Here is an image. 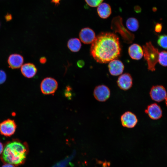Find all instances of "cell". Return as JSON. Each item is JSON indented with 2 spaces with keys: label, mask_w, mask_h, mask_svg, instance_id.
Here are the masks:
<instances>
[{
  "label": "cell",
  "mask_w": 167,
  "mask_h": 167,
  "mask_svg": "<svg viewBox=\"0 0 167 167\" xmlns=\"http://www.w3.org/2000/svg\"><path fill=\"white\" fill-rule=\"evenodd\" d=\"M6 79V75L5 72L3 70H0V84H3Z\"/></svg>",
  "instance_id": "23"
},
{
  "label": "cell",
  "mask_w": 167,
  "mask_h": 167,
  "mask_svg": "<svg viewBox=\"0 0 167 167\" xmlns=\"http://www.w3.org/2000/svg\"></svg>",
  "instance_id": "33"
},
{
  "label": "cell",
  "mask_w": 167,
  "mask_h": 167,
  "mask_svg": "<svg viewBox=\"0 0 167 167\" xmlns=\"http://www.w3.org/2000/svg\"><path fill=\"white\" fill-rule=\"evenodd\" d=\"M95 98L100 102H105L110 97V91L106 86L101 84L98 85L95 88L93 91Z\"/></svg>",
  "instance_id": "7"
},
{
  "label": "cell",
  "mask_w": 167,
  "mask_h": 167,
  "mask_svg": "<svg viewBox=\"0 0 167 167\" xmlns=\"http://www.w3.org/2000/svg\"><path fill=\"white\" fill-rule=\"evenodd\" d=\"M40 62L42 64L45 63L47 61L46 58L45 57H41L40 59Z\"/></svg>",
  "instance_id": "26"
},
{
  "label": "cell",
  "mask_w": 167,
  "mask_h": 167,
  "mask_svg": "<svg viewBox=\"0 0 167 167\" xmlns=\"http://www.w3.org/2000/svg\"><path fill=\"white\" fill-rule=\"evenodd\" d=\"M143 55L146 61L148 69L152 71L155 70L156 64L158 62L159 52L151 42H147L143 47Z\"/></svg>",
  "instance_id": "3"
},
{
  "label": "cell",
  "mask_w": 167,
  "mask_h": 167,
  "mask_svg": "<svg viewBox=\"0 0 167 167\" xmlns=\"http://www.w3.org/2000/svg\"><path fill=\"white\" fill-rule=\"evenodd\" d=\"M79 37L83 43L88 44L94 41L96 36L95 32L92 29L86 27L81 29L79 33Z\"/></svg>",
  "instance_id": "10"
},
{
  "label": "cell",
  "mask_w": 167,
  "mask_h": 167,
  "mask_svg": "<svg viewBox=\"0 0 167 167\" xmlns=\"http://www.w3.org/2000/svg\"><path fill=\"white\" fill-rule=\"evenodd\" d=\"M126 25L128 30L134 32L138 30L139 24L138 20L136 18L134 17H130L127 19Z\"/></svg>",
  "instance_id": "19"
},
{
  "label": "cell",
  "mask_w": 167,
  "mask_h": 167,
  "mask_svg": "<svg viewBox=\"0 0 167 167\" xmlns=\"http://www.w3.org/2000/svg\"><path fill=\"white\" fill-rule=\"evenodd\" d=\"M135 11L136 12H139L141 11V8L138 6H136V7H135Z\"/></svg>",
  "instance_id": "31"
},
{
  "label": "cell",
  "mask_w": 167,
  "mask_h": 167,
  "mask_svg": "<svg viewBox=\"0 0 167 167\" xmlns=\"http://www.w3.org/2000/svg\"><path fill=\"white\" fill-rule=\"evenodd\" d=\"M20 71L22 74L25 77L31 78L36 75L37 72V69L33 64L27 63L22 66Z\"/></svg>",
  "instance_id": "16"
},
{
  "label": "cell",
  "mask_w": 167,
  "mask_h": 167,
  "mask_svg": "<svg viewBox=\"0 0 167 167\" xmlns=\"http://www.w3.org/2000/svg\"><path fill=\"white\" fill-rule=\"evenodd\" d=\"M150 95L152 100L159 102L165 99L167 96L165 88L161 85L153 86L150 92Z\"/></svg>",
  "instance_id": "9"
},
{
  "label": "cell",
  "mask_w": 167,
  "mask_h": 167,
  "mask_svg": "<svg viewBox=\"0 0 167 167\" xmlns=\"http://www.w3.org/2000/svg\"><path fill=\"white\" fill-rule=\"evenodd\" d=\"M27 153V148L25 143L19 141L14 140L6 144L1 158L6 163L17 166L24 162Z\"/></svg>",
  "instance_id": "2"
},
{
  "label": "cell",
  "mask_w": 167,
  "mask_h": 167,
  "mask_svg": "<svg viewBox=\"0 0 167 167\" xmlns=\"http://www.w3.org/2000/svg\"><path fill=\"white\" fill-rule=\"evenodd\" d=\"M157 42L161 47L167 49V35H162L160 36Z\"/></svg>",
  "instance_id": "21"
},
{
  "label": "cell",
  "mask_w": 167,
  "mask_h": 167,
  "mask_svg": "<svg viewBox=\"0 0 167 167\" xmlns=\"http://www.w3.org/2000/svg\"><path fill=\"white\" fill-rule=\"evenodd\" d=\"M2 167H15V166L9 163H6L3 165Z\"/></svg>",
  "instance_id": "28"
},
{
  "label": "cell",
  "mask_w": 167,
  "mask_h": 167,
  "mask_svg": "<svg viewBox=\"0 0 167 167\" xmlns=\"http://www.w3.org/2000/svg\"><path fill=\"white\" fill-rule=\"evenodd\" d=\"M162 26L161 24L157 23L155 26V30L156 32H160L162 29Z\"/></svg>",
  "instance_id": "24"
},
{
  "label": "cell",
  "mask_w": 167,
  "mask_h": 167,
  "mask_svg": "<svg viewBox=\"0 0 167 167\" xmlns=\"http://www.w3.org/2000/svg\"><path fill=\"white\" fill-rule=\"evenodd\" d=\"M24 59L21 55L14 54L9 56L7 62L9 67L12 69H16L20 67L23 65Z\"/></svg>",
  "instance_id": "14"
},
{
  "label": "cell",
  "mask_w": 167,
  "mask_h": 167,
  "mask_svg": "<svg viewBox=\"0 0 167 167\" xmlns=\"http://www.w3.org/2000/svg\"><path fill=\"white\" fill-rule=\"evenodd\" d=\"M121 47L118 36L113 33L101 32L92 43L91 55L96 61L105 63L120 56Z\"/></svg>",
  "instance_id": "1"
},
{
  "label": "cell",
  "mask_w": 167,
  "mask_h": 167,
  "mask_svg": "<svg viewBox=\"0 0 167 167\" xmlns=\"http://www.w3.org/2000/svg\"><path fill=\"white\" fill-rule=\"evenodd\" d=\"M67 46L71 51L76 52L79 51L81 47V44L80 40L76 38L70 39L68 41Z\"/></svg>",
  "instance_id": "18"
},
{
  "label": "cell",
  "mask_w": 167,
  "mask_h": 167,
  "mask_svg": "<svg viewBox=\"0 0 167 167\" xmlns=\"http://www.w3.org/2000/svg\"><path fill=\"white\" fill-rule=\"evenodd\" d=\"M158 62L165 66H167V52L163 51L159 53Z\"/></svg>",
  "instance_id": "20"
},
{
  "label": "cell",
  "mask_w": 167,
  "mask_h": 167,
  "mask_svg": "<svg viewBox=\"0 0 167 167\" xmlns=\"http://www.w3.org/2000/svg\"><path fill=\"white\" fill-rule=\"evenodd\" d=\"M60 0H51V2L54 3L55 5L58 6L59 4Z\"/></svg>",
  "instance_id": "27"
},
{
  "label": "cell",
  "mask_w": 167,
  "mask_h": 167,
  "mask_svg": "<svg viewBox=\"0 0 167 167\" xmlns=\"http://www.w3.org/2000/svg\"><path fill=\"white\" fill-rule=\"evenodd\" d=\"M117 83L118 87L121 89L124 90H127L132 86V78L129 73H125L119 77Z\"/></svg>",
  "instance_id": "11"
},
{
  "label": "cell",
  "mask_w": 167,
  "mask_h": 167,
  "mask_svg": "<svg viewBox=\"0 0 167 167\" xmlns=\"http://www.w3.org/2000/svg\"><path fill=\"white\" fill-rule=\"evenodd\" d=\"M4 147L3 144L0 141V155L2 154L4 149Z\"/></svg>",
  "instance_id": "30"
},
{
  "label": "cell",
  "mask_w": 167,
  "mask_h": 167,
  "mask_svg": "<svg viewBox=\"0 0 167 167\" xmlns=\"http://www.w3.org/2000/svg\"><path fill=\"white\" fill-rule=\"evenodd\" d=\"M87 4L90 6L94 7H97L104 0H85Z\"/></svg>",
  "instance_id": "22"
},
{
  "label": "cell",
  "mask_w": 167,
  "mask_h": 167,
  "mask_svg": "<svg viewBox=\"0 0 167 167\" xmlns=\"http://www.w3.org/2000/svg\"><path fill=\"white\" fill-rule=\"evenodd\" d=\"M77 66L79 68L83 67L84 65V62L83 60H79L77 62Z\"/></svg>",
  "instance_id": "25"
},
{
  "label": "cell",
  "mask_w": 167,
  "mask_h": 167,
  "mask_svg": "<svg viewBox=\"0 0 167 167\" xmlns=\"http://www.w3.org/2000/svg\"><path fill=\"white\" fill-rule=\"evenodd\" d=\"M111 27L112 29L120 34L123 39H126V36L128 38L129 36L133 39L134 35L123 26L122 18L120 16H117L113 18L112 21Z\"/></svg>",
  "instance_id": "5"
},
{
  "label": "cell",
  "mask_w": 167,
  "mask_h": 167,
  "mask_svg": "<svg viewBox=\"0 0 167 167\" xmlns=\"http://www.w3.org/2000/svg\"><path fill=\"white\" fill-rule=\"evenodd\" d=\"M108 67L110 74L116 76L120 75L122 73L124 66L122 61L116 59L109 62Z\"/></svg>",
  "instance_id": "12"
},
{
  "label": "cell",
  "mask_w": 167,
  "mask_h": 167,
  "mask_svg": "<svg viewBox=\"0 0 167 167\" xmlns=\"http://www.w3.org/2000/svg\"><path fill=\"white\" fill-rule=\"evenodd\" d=\"M110 163L105 161L103 164V167H108L110 165Z\"/></svg>",
  "instance_id": "29"
},
{
  "label": "cell",
  "mask_w": 167,
  "mask_h": 167,
  "mask_svg": "<svg viewBox=\"0 0 167 167\" xmlns=\"http://www.w3.org/2000/svg\"><path fill=\"white\" fill-rule=\"evenodd\" d=\"M16 127L14 120L7 119L0 123V133L5 136H11L15 132Z\"/></svg>",
  "instance_id": "6"
},
{
  "label": "cell",
  "mask_w": 167,
  "mask_h": 167,
  "mask_svg": "<svg viewBox=\"0 0 167 167\" xmlns=\"http://www.w3.org/2000/svg\"><path fill=\"white\" fill-rule=\"evenodd\" d=\"M97 11L99 17L102 19L109 18L112 13L110 5L106 2H102L97 6Z\"/></svg>",
  "instance_id": "17"
},
{
  "label": "cell",
  "mask_w": 167,
  "mask_h": 167,
  "mask_svg": "<svg viewBox=\"0 0 167 167\" xmlns=\"http://www.w3.org/2000/svg\"><path fill=\"white\" fill-rule=\"evenodd\" d=\"M58 87V83L54 79L50 77H46L41 81L40 88L44 94H54Z\"/></svg>",
  "instance_id": "4"
},
{
  "label": "cell",
  "mask_w": 167,
  "mask_h": 167,
  "mask_svg": "<svg viewBox=\"0 0 167 167\" xmlns=\"http://www.w3.org/2000/svg\"><path fill=\"white\" fill-rule=\"evenodd\" d=\"M145 113L152 119L157 120L162 116V111L160 106L156 103L149 105L145 110Z\"/></svg>",
  "instance_id": "13"
},
{
  "label": "cell",
  "mask_w": 167,
  "mask_h": 167,
  "mask_svg": "<svg viewBox=\"0 0 167 167\" xmlns=\"http://www.w3.org/2000/svg\"><path fill=\"white\" fill-rule=\"evenodd\" d=\"M128 52L130 57L134 60H140L143 55V48L139 45L136 43L133 44L129 47Z\"/></svg>",
  "instance_id": "15"
},
{
  "label": "cell",
  "mask_w": 167,
  "mask_h": 167,
  "mask_svg": "<svg viewBox=\"0 0 167 167\" xmlns=\"http://www.w3.org/2000/svg\"><path fill=\"white\" fill-rule=\"evenodd\" d=\"M120 120L122 125L123 127L129 128L134 127L138 121L136 115L129 111L124 113L121 115Z\"/></svg>",
  "instance_id": "8"
},
{
  "label": "cell",
  "mask_w": 167,
  "mask_h": 167,
  "mask_svg": "<svg viewBox=\"0 0 167 167\" xmlns=\"http://www.w3.org/2000/svg\"><path fill=\"white\" fill-rule=\"evenodd\" d=\"M165 99V103H166V105L167 106V97L166 98V99Z\"/></svg>",
  "instance_id": "32"
}]
</instances>
